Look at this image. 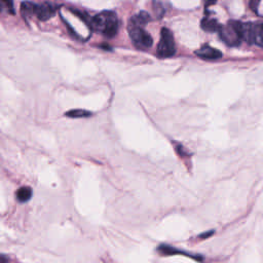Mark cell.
Returning a JSON list of instances; mask_svg holds the SVG:
<instances>
[{
    "instance_id": "1",
    "label": "cell",
    "mask_w": 263,
    "mask_h": 263,
    "mask_svg": "<svg viewBox=\"0 0 263 263\" xmlns=\"http://www.w3.org/2000/svg\"><path fill=\"white\" fill-rule=\"evenodd\" d=\"M89 26L106 37L112 38L117 34L119 22L113 11H103L89 21Z\"/></svg>"
},
{
    "instance_id": "2",
    "label": "cell",
    "mask_w": 263,
    "mask_h": 263,
    "mask_svg": "<svg viewBox=\"0 0 263 263\" xmlns=\"http://www.w3.org/2000/svg\"><path fill=\"white\" fill-rule=\"evenodd\" d=\"M220 38L229 46H237L243 40L242 23L229 21L226 25L221 26L218 31Z\"/></svg>"
},
{
    "instance_id": "3",
    "label": "cell",
    "mask_w": 263,
    "mask_h": 263,
    "mask_svg": "<svg viewBox=\"0 0 263 263\" xmlns=\"http://www.w3.org/2000/svg\"><path fill=\"white\" fill-rule=\"evenodd\" d=\"M127 29H128L129 37L133 43L135 44V46H137L140 49H147L151 47L153 43V39L150 36V34L143 29V26L129 22Z\"/></svg>"
},
{
    "instance_id": "4",
    "label": "cell",
    "mask_w": 263,
    "mask_h": 263,
    "mask_svg": "<svg viewBox=\"0 0 263 263\" xmlns=\"http://www.w3.org/2000/svg\"><path fill=\"white\" fill-rule=\"evenodd\" d=\"M176 52V45L173 33L167 28H162L160 40L157 46V55L159 58H170Z\"/></svg>"
},
{
    "instance_id": "5",
    "label": "cell",
    "mask_w": 263,
    "mask_h": 263,
    "mask_svg": "<svg viewBox=\"0 0 263 263\" xmlns=\"http://www.w3.org/2000/svg\"><path fill=\"white\" fill-rule=\"evenodd\" d=\"M58 8L59 6L52 5L50 3H42V4L34 3L33 14L36 15L40 21H47L55 13Z\"/></svg>"
},
{
    "instance_id": "6",
    "label": "cell",
    "mask_w": 263,
    "mask_h": 263,
    "mask_svg": "<svg viewBox=\"0 0 263 263\" xmlns=\"http://www.w3.org/2000/svg\"><path fill=\"white\" fill-rule=\"evenodd\" d=\"M195 54L203 60H217L222 57V52L210 45L205 44L195 51Z\"/></svg>"
},
{
    "instance_id": "7",
    "label": "cell",
    "mask_w": 263,
    "mask_h": 263,
    "mask_svg": "<svg viewBox=\"0 0 263 263\" xmlns=\"http://www.w3.org/2000/svg\"><path fill=\"white\" fill-rule=\"evenodd\" d=\"M201 28L206 32H218L221 25L215 18L203 17L201 21Z\"/></svg>"
},
{
    "instance_id": "8",
    "label": "cell",
    "mask_w": 263,
    "mask_h": 263,
    "mask_svg": "<svg viewBox=\"0 0 263 263\" xmlns=\"http://www.w3.org/2000/svg\"><path fill=\"white\" fill-rule=\"evenodd\" d=\"M32 197V189L30 187L24 186L21 187L17 191H16V198L18 201L21 202H26L28 201L30 198Z\"/></svg>"
},
{
    "instance_id": "9",
    "label": "cell",
    "mask_w": 263,
    "mask_h": 263,
    "mask_svg": "<svg viewBox=\"0 0 263 263\" xmlns=\"http://www.w3.org/2000/svg\"><path fill=\"white\" fill-rule=\"evenodd\" d=\"M254 43L263 47V23L254 24Z\"/></svg>"
},
{
    "instance_id": "10",
    "label": "cell",
    "mask_w": 263,
    "mask_h": 263,
    "mask_svg": "<svg viewBox=\"0 0 263 263\" xmlns=\"http://www.w3.org/2000/svg\"><path fill=\"white\" fill-rule=\"evenodd\" d=\"M149 21H150V15H149L146 11H141L140 13L134 15V16L130 18L129 22L144 27Z\"/></svg>"
},
{
    "instance_id": "11",
    "label": "cell",
    "mask_w": 263,
    "mask_h": 263,
    "mask_svg": "<svg viewBox=\"0 0 263 263\" xmlns=\"http://www.w3.org/2000/svg\"><path fill=\"white\" fill-rule=\"evenodd\" d=\"M67 117H72V118H82V117H89L91 116V112L82 110V109H74L66 112Z\"/></svg>"
},
{
    "instance_id": "12",
    "label": "cell",
    "mask_w": 263,
    "mask_h": 263,
    "mask_svg": "<svg viewBox=\"0 0 263 263\" xmlns=\"http://www.w3.org/2000/svg\"><path fill=\"white\" fill-rule=\"evenodd\" d=\"M260 2H261V0H250V7L256 13H258V11H259Z\"/></svg>"
},
{
    "instance_id": "13",
    "label": "cell",
    "mask_w": 263,
    "mask_h": 263,
    "mask_svg": "<svg viewBox=\"0 0 263 263\" xmlns=\"http://www.w3.org/2000/svg\"><path fill=\"white\" fill-rule=\"evenodd\" d=\"M2 2H4V4L7 6V8L9 9L10 13H14V9H13V1L12 0H1Z\"/></svg>"
},
{
    "instance_id": "14",
    "label": "cell",
    "mask_w": 263,
    "mask_h": 263,
    "mask_svg": "<svg viewBox=\"0 0 263 263\" xmlns=\"http://www.w3.org/2000/svg\"><path fill=\"white\" fill-rule=\"evenodd\" d=\"M216 1H217V0H205V2H204V6H205V8H206L208 6L213 5L214 3H216Z\"/></svg>"
},
{
    "instance_id": "15",
    "label": "cell",
    "mask_w": 263,
    "mask_h": 263,
    "mask_svg": "<svg viewBox=\"0 0 263 263\" xmlns=\"http://www.w3.org/2000/svg\"><path fill=\"white\" fill-rule=\"evenodd\" d=\"M0 261H8V258H6L5 256H0Z\"/></svg>"
},
{
    "instance_id": "16",
    "label": "cell",
    "mask_w": 263,
    "mask_h": 263,
    "mask_svg": "<svg viewBox=\"0 0 263 263\" xmlns=\"http://www.w3.org/2000/svg\"><path fill=\"white\" fill-rule=\"evenodd\" d=\"M1 9H2V7H1V4H0V12H1Z\"/></svg>"
}]
</instances>
